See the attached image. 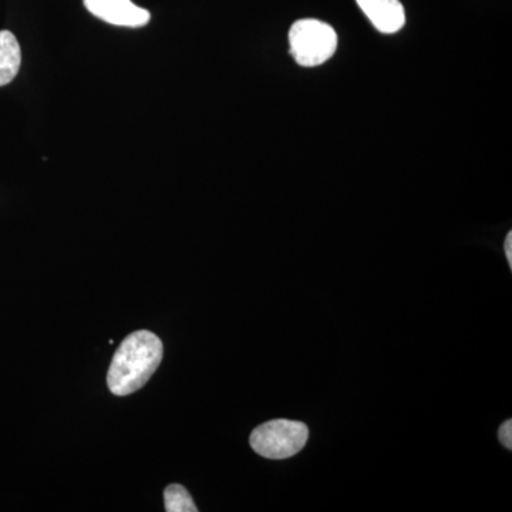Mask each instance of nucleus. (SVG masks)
Here are the masks:
<instances>
[{
	"label": "nucleus",
	"instance_id": "nucleus-3",
	"mask_svg": "<svg viewBox=\"0 0 512 512\" xmlns=\"http://www.w3.org/2000/svg\"><path fill=\"white\" fill-rule=\"evenodd\" d=\"M309 439V429L301 421L271 420L252 431L251 447L269 460H285L298 454Z\"/></svg>",
	"mask_w": 512,
	"mask_h": 512
},
{
	"label": "nucleus",
	"instance_id": "nucleus-6",
	"mask_svg": "<svg viewBox=\"0 0 512 512\" xmlns=\"http://www.w3.org/2000/svg\"><path fill=\"white\" fill-rule=\"evenodd\" d=\"M22 52L18 39L9 30L0 32V87L12 83L18 76Z\"/></svg>",
	"mask_w": 512,
	"mask_h": 512
},
{
	"label": "nucleus",
	"instance_id": "nucleus-9",
	"mask_svg": "<svg viewBox=\"0 0 512 512\" xmlns=\"http://www.w3.org/2000/svg\"><path fill=\"white\" fill-rule=\"evenodd\" d=\"M504 251L505 256H507L508 264H510L512 268V232H508L507 238H505Z\"/></svg>",
	"mask_w": 512,
	"mask_h": 512
},
{
	"label": "nucleus",
	"instance_id": "nucleus-2",
	"mask_svg": "<svg viewBox=\"0 0 512 512\" xmlns=\"http://www.w3.org/2000/svg\"><path fill=\"white\" fill-rule=\"evenodd\" d=\"M289 45L296 63L316 67L328 62L338 49V35L328 23L302 19L289 30Z\"/></svg>",
	"mask_w": 512,
	"mask_h": 512
},
{
	"label": "nucleus",
	"instance_id": "nucleus-7",
	"mask_svg": "<svg viewBox=\"0 0 512 512\" xmlns=\"http://www.w3.org/2000/svg\"><path fill=\"white\" fill-rule=\"evenodd\" d=\"M164 503L167 512H198L187 488L180 484H171L165 488Z\"/></svg>",
	"mask_w": 512,
	"mask_h": 512
},
{
	"label": "nucleus",
	"instance_id": "nucleus-8",
	"mask_svg": "<svg viewBox=\"0 0 512 512\" xmlns=\"http://www.w3.org/2000/svg\"><path fill=\"white\" fill-rule=\"evenodd\" d=\"M498 437H500L501 443L505 448L511 450L512 448V420H507L500 427V431H498Z\"/></svg>",
	"mask_w": 512,
	"mask_h": 512
},
{
	"label": "nucleus",
	"instance_id": "nucleus-5",
	"mask_svg": "<svg viewBox=\"0 0 512 512\" xmlns=\"http://www.w3.org/2000/svg\"><path fill=\"white\" fill-rule=\"evenodd\" d=\"M370 22L384 35H393L403 29L406 12L400 0H356Z\"/></svg>",
	"mask_w": 512,
	"mask_h": 512
},
{
	"label": "nucleus",
	"instance_id": "nucleus-4",
	"mask_svg": "<svg viewBox=\"0 0 512 512\" xmlns=\"http://www.w3.org/2000/svg\"><path fill=\"white\" fill-rule=\"evenodd\" d=\"M86 9L93 16L123 28H141L150 22L148 10L134 5L131 0H83Z\"/></svg>",
	"mask_w": 512,
	"mask_h": 512
},
{
	"label": "nucleus",
	"instance_id": "nucleus-1",
	"mask_svg": "<svg viewBox=\"0 0 512 512\" xmlns=\"http://www.w3.org/2000/svg\"><path fill=\"white\" fill-rule=\"evenodd\" d=\"M163 342L148 330L131 333L114 353L107 386L116 396H128L146 386L163 360Z\"/></svg>",
	"mask_w": 512,
	"mask_h": 512
}]
</instances>
